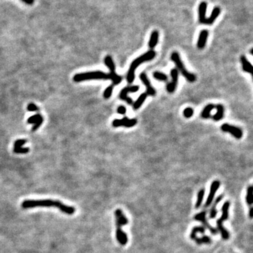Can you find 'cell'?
<instances>
[{
  "label": "cell",
  "mask_w": 253,
  "mask_h": 253,
  "mask_svg": "<svg viewBox=\"0 0 253 253\" xmlns=\"http://www.w3.org/2000/svg\"><path fill=\"white\" fill-rule=\"evenodd\" d=\"M195 242L198 245H201V244H210L212 242L211 238L207 235H204L202 238H198L196 237L195 238Z\"/></svg>",
  "instance_id": "31"
},
{
  "label": "cell",
  "mask_w": 253,
  "mask_h": 253,
  "mask_svg": "<svg viewBox=\"0 0 253 253\" xmlns=\"http://www.w3.org/2000/svg\"><path fill=\"white\" fill-rule=\"evenodd\" d=\"M147 96H148V95L146 93L142 94L139 96V97L137 99V100H136L134 102V106H133L134 110H138L139 108H140L142 105H143L145 100H146L147 98Z\"/></svg>",
  "instance_id": "24"
},
{
  "label": "cell",
  "mask_w": 253,
  "mask_h": 253,
  "mask_svg": "<svg viewBox=\"0 0 253 253\" xmlns=\"http://www.w3.org/2000/svg\"><path fill=\"white\" fill-rule=\"evenodd\" d=\"M221 129L224 132H229L230 134H231L235 138H236L238 139H241L243 136V131L241 130L240 128L231 125V124H229L226 123L222 124L221 127Z\"/></svg>",
  "instance_id": "7"
},
{
  "label": "cell",
  "mask_w": 253,
  "mask_h": 253,
  "mask_svg": "<svg viewBox=\"0 0 253 253\" xmlns=\"http://www.w3.org/2000/svg\"><path fill=\"white\" fill-rule=\"evenodd\" d=\"M139 78H140L142 82L144 84L145 87H146V94L149 96H155L156 94L155 89L153 88L152 85L150 84V82L146 74L144 73H141V75H139Z\"/></svg>",
  "instance_id": "11"
},
{
  "label": "cell",
  "mask_w": 253,
  "mask_h": 253,
  "mask_svg": "<svg viewBox=\"0 0 253 253\" xmlns=\"http://www.w3.org/2000/svg\"><path fill=\"white\" fill-rule=\"evenodd\" d=\"M42 123H43V121H39V122H38V123H37L36 124H34L32 128V132H35V131L42 125Z\"/></svg>",
  "instance_id": "38"
},
{
  "label": "cell",
  "mask_w": 253,
  "mask_h": 253,
  "mask_svg": "<svg viewBox=\"0 0 253 253\" xmlns=\"http://www.w3.org/2000/svg\"><path fill=\"white\" fill-rule=\"evenodd\" d=\"M115 215L116 217V225H117V227H120L121 228L122 226H125L128 224L127 218L125 217V215H124V213L121 210H116Z\"/></svg>",
  "instance_id": "12"
},
{
  "label": "cell",
  "mask_w": 253,
  "mask_h": 253,
  "mask_svg": "<svg viewBox=\"0 0 253 253\" xmlns=\"http://www.w3.org/2000/svg\"><path fill=\"white\" fill-rule=\"evenodd\" d=\"M213 109H215V105L214 104H208L204 108L203 111L201 113V117L204 119H207L210 117V112Z\"/></svg>",
  "instance_id": "23"
},
{
  "label": "cell",
  "mask_w": 253,
  "mask_h": 253,
  "mask_svg": "<svg viewBox=\"0 0 253 253\" xmlns=\"http://www.w3.org/2000/svg\"><path fill=\"white\" fill-rule=\"evenodd\" d=\"M205 195V189H202L199 190L197 195V200L195 203V208H199L201 206L202 203H203V198Z\"/></svg>",
  "instance_id": "30"
},
{
  "label": "cell",
  "mask_w": 253,
  "mask_h": 253,
  "mask_svg": "<svg viewBox=\"0 0 253 253\" xmlns=\"http://www.w3.org/2000/svg\"><path fill=\"white\" fill-rule=\"evenodd\" d=\"M206 212L205 211H203L199 213V214L196 215L195 217H194V220L196 221H200V222L203 224V225H204L205 228L208 229L210 232L212 233V234H215L216 235L218 233V231L217 229H215L214 227H212L210 224L208 223V221L206 220Z\"/></svg>",
  "instance_id": "8"
},
{
  "label": "cell",
  "mask_w": 253,
  "mask_h": 253,
  "mask_svg": "<svg viewBox=\"0 0 253 253\" xmlns=\"http://www.w3.org/2000/svg\"><path fill=\"white\" fill-rule=\"evenodd\" d=\"M171 59L177 66V70L180 71L181 75L186 79L187 81H189V82H194L196 80V77L194 74L189 73L186 69V68L184 67V65L182 61H181L180 56L177 52H173L172 53Z\"/></svg>",
  "instance_id": "4"
},
{
  "label": "cell",
  "mask_w": 253,
  "mask_h": 253,
  "mask_svg": "<svg viewBox=\"0 0 253 253\" xmlns=\"http://www.w3.org/2000/svg\"><path fill=\"white\" fill-rule=\"evenodd\" d=\"M250 53H251V55H253V49H252V48L250 49Z\"/></svg>",
  "instance_id": "41"
},
{
  "label": "cell",
  "mask_w": 253,
  "mask_h": 253,
  "mask_svg": "<svg viewBox=\"0 0 253 253\" xmlns=\"http://www.w3.org/2000/svg\"><path fill=\"white\" fill-rule=\"evenodd\" d=\"M153 75V78L159 81L165 82L167 80V79H168V78H167V75H165L164 73H161V72H157V71H156V72H154Z\"/></svg>",
  "instance_id": "33"
},
{
  "label": "cell",
  "mask_w": 253,
  "mask_h": 253,
  "mask_svg": "<svg viewBox=\"0 0 253 253\" xmlns=\"http://www.w3.org/2000/svg\"><path fill=\"white\" fill-rule=\"evenodd\" d=\"M126 111H127L126 108L123 106H119L117 109L118 113H119V114H120V115H124L126 113Z\"/></svg>",
  "instance_id": "37"
},
{
  "label": "cell",
  "mask_w": 253,
  "mask_h": 253,
  "mask_svg": "<svg viewBox=\"0 0 253 253\" xmlns=\"http://www.w3.org/2000/svg\"><path fill=\"white\" fill-rule=\"evenodd\" d=\"M246 203L248 205H251L253 203V187L252 185L249 186L247 189Z\"/></svg>",
  "instance_id": "28"
},
{
  "label": "cell",
  "mask_w": 253,
  "mask_h": 253,
  "mask_svg": "<svg viewBox=\"0 0 253 253\" xmlns=\"http://www.w3.org/2000/svg\"><path fill=\"white\" fill-rule=\"evenodd\" d=\"M21 207L23 209L33 208L36 207H56L65 214L72 215L75 212V208L68 206L59 200H53L50 199L46 200H26L23 202Z\"/></svg>",
  "instance_id": "1"
},
{
  "label": "cell",
  "mask_w": 253,
  "mask_h": 253,
  "mask_svg": "<svg viewBox=\"0 0 253 253\" xmlns=\"http://www.w3.org/2000/svg\"><path fill=\"white\" fill-rule=\"evenodd\" d=\"M105 65L109 68V69L110 70V72H115V65L112 57L110 56H106L104 59Z\"/></svg>",
  "instance_id": "27"
},
{
  "label": "cell",
  "mask_w": 253,
  "mask_h": 253,
  "mask_svg": "<svg viewBox=\"0 0 253 253\" xmlns=\"http://www.w3.org/2000/svg\"><path fill=\"white\" fill-rule=\"evenodd\" d=\"M27 109H28V110H29V111H38V110H39L38 107L34 104H30L29 105H28L27 107Z\"/></svg>",
  "instance_id": "36"
},
{
  "label": "cell",
  "mask_w": 253,
  "mask_h": 253,
  "mask_svg": "<svg viewBox=\"0 0 253 253\" xmlns=\"http://www.w3.org/2000/svg\"><path fill=\"white\" fill-rule=\"evenodd\" d=\"M249 217L250 219L252 218L253 217V207H251L250 208V211H249Z\"/></svg>",
  "instance_id": "40"
},
{
  "label": "cell",
  "mask_w": 253,
  "mask_h": 253,
  "mask_svg": "<svg viewBox=\"0 0 253 253\" xmlns=\"http://www.w3.org/2000/svg\"><path fill=\"white\" fill-rule=\"evenodd\" d=\"M39 121H43V117L40 114H36L28 118V123L35 124Z\"/></svg>",
  "instance_id": "32"
},
{
  "label": "cell",
  "mask_w": 253,
  "mask_h": 253,
  "mask_svg": "<svg viewBox=\"0 0 253 253\" xmlns=\"http://www.w3.org/2000/svg\"><path fill=\"white\" fill-rule=\"evenodd\" d=\"M193 113H194V111H193V109L191 108H186L184 110L183 114L186 118H190L193 115Z\"/></svg>",
  "instance_id": "35"
},
{
  "label": "cell",
  "mask_w": 253,
  "mask_h": 253,
  "mask_svg": "<svg viewBox=\"0 0 253 253\" xmlns=\"http://www.w3.org/2000/svg\"><path fill=\"white\" fill-rule=\"evenodd\" d=\"M116 238H117V240L118 242L123 245H126L128 242L127 235L125 232H124L122 230L120 227H117V230H116Z\"/></svg>",
  "instance_id": "16"
},
{
  "label": "cell",
  "mask_w": 253,
  "mask_h": 253,
  "mask_svg": "<svg viewBox=\"0 0 253 253\" xmlns=\"http://www.w3.org/2000/svg\"><path fill=\"white\" fill-rule=\"evenodd\" d=\"M158 38H159V33L157 30L153 31L151 35H150V40L149 42V46L150 49H153L155 47L158 42Z\"/></svg>",
  "instance_id": "22"
},
{
  "label": "cell",
  "mask_w": 253,
  "mask_h": 253,
  "mask_svg": "<svg viewBox=\"0 0 253 253\" xmlns=\"http://www.w3.org/2000/svg\"><path fill=\"white\" fill-rule=\"evenodd\" d=\"M171 77L172 80L171 82L167 85V90L169 93H173L175 91L176 88L177 86L178 83V78H179V71L177 68H173L171 70Z\"/></svg>",
  "instance_id": "9"
},
{
  "label": "cell",
  "mask_w": 253,
  "mask_h": 253,
  "mask_svg": "<svg viewBox=\"0 0 253 253\" xmlns=\"http://www.w3.org/2000/svg\"><path fill=\"white\" fill-rule=\"evenodd\" d=\"M230 207V202L229 201H226L225 203H224L222 208H221V211H222V214H221V217L218 219L217 221L219 222L223 223V221H226L229 217V208Z\"/></svg>",
  "instance_id": "17"
},
{
  "label": "cell",
  "mask_w": 253,
  "mask_h": 253,
  "mask_svg": "<svg viewBox=\"0 0 253 253\" xmlns=\"http://www.w3.org/2000/svg\"><path fill=\"white\" fill-rule=\"evenodd\" d=\"M215 109L217 110V113L212 116V119L215 121H220L224 117V108L221 104L215 105Z\"/></svg>",
  "instance_id": "19"
},
{
  "label": "cell",
  "mask_w": 253,
  "mask_h": 253,
  "mask_svg": "<svg viewBox=\"0 0 253 253\" xmlns=\"http://www.w3.org/2000/svg\"><path fill=\"white\" fill-rule=\"evenodd\" d=\"M223 199V195H221L220 196H218V197L216 198V200H215L214 203L212 205V207L211 210H210V219H214L216 217V216H217V205L220 203L221 200Z\"/></svg>",
  "instance_id": "21"
},
{
  "label": "cell",
  "mask_w": 253,
  "mask_h": 253,
  "mask_svg": "<svg viewBox=\"0 0 253 253\" xmlns=\"http://www.w3.org/2000/svg\"><path fill=\"white\" fill-rule=\"evenodd\" d=\"M205 232V228L204 226H195L192 229L191 232H190V238L193 240H195V238L197 237L196 235H197L198 233H200L202 234H204Z\"/></svg>",
  "instance_id": "26"
},
{
  "label": "cell",
  "mask_w": 253,
  "mask_h": 253,
  "mask_svg": "<svg viewBox=\"0 0 253 253\" xmlns=\"http://www.w3.org/2000/svg\"><path fill=\"white\" fill-rule=\"evenodd\" d=\"M220 181H218V180L214 181L212 183L211 187H210V194L208 195V197H207V198L205 204V207H209L210 205L212 204V203L213 202V200H214V198H215V195L216 194V192H217V190H218V189L220 188Z\"/></svg>",
  "instance_id": "10"
},
{
  "label": "cell",
  "mask_w": 253,
  "mask_h": 253,
  "mask_svg": "<svg viewBox=\"0 0 253 253\" xmlns=\"http://www.w3.org/2000/svg\"><path fill=\"white\" fill-rule=\"evenodd\" d=\"M240 62L243 65V70L246 73H248L250 74H252V65L250 63L248 58H247L245 56H242L240 57Z\"/></svg>",
  "instance_id": "20"
},
{
  "label": "cell",
  "mask_w": 253,
  "mask_h": 253,
  "mask_svg": "<svg viewBox=\"0 0 253 253\" xmlns=\"http://www.w3.org/2000/svg\"><path fill=\"white\" fill-rule=\"evenodd\" d=\"M113 91V85H110V86L108 87L106 89V90L104 91V97L106 99H109L112 95Z\"/></svg>",
  "instance_id": "34"
},
{
  "label": "cell",
  "mask_w": 253,
  "mask_h": 253,
  "mask_svg": "<svg viewBox=\"0 0 253 253\" xmlns=\"http://www.w3.org/2000/svg\"><path fill=\"white\" fill-rule=\"evenodd\" d=\"M137 124V120L136 118L129 119L127 117H124L121 120L115 119L113 121L112 125L114 127H132Z\"/></svg>",
  "instance_id": "5"
},
{
  "label": "cell",
  "mask_w": 253,
  "mask_h": 253,
  "mask_svg": "<svg viewBox=\"0 0 253 253\" xmlns=\"http://www.w3.org/2000/svg\"><path fill=\"white\" fill-rule=\"evenodd\" d=\"M217 231H220L221 234V237H222L223 239L224 240L229 239V232L227 231V230L224 227L222 223L217 221Z\"/></svg>",
  "instance_id": "25"
},
{
  "label": "cell",
  "mask_w": 253,
  "mask_h": 253,
  "mask_svg": "<svg viewBox=\"0 0 253 253\" xmlns=\"http://www.w3.org/2000/svg\"><path fill=\"white\" fill-rule=\"evenodd\" d=\"M109 75L110 79L113 82L114 85L119 84L122 82V79H123V78L121 76L118 75V74H116L115 72H110L109 73Z\"/></svg>",
  "instance_id": "29"
},
{
  "label": "cell",
  "mask_w": 253,
  "mask_h": 253,
  "mask_svg": "<svg viewBox=\"0 0 253 253\" xmlns=\"http://www.w3.org/2000/svg\"><path fill=\"white\" fill-rule=\"evenodd\" d=\"M27 141L25 139H18L14 143L13 152L16 153H23L25 154L29 152L30 149L28 148H22L21 146L26 143Z\"/></svg>",
  "instance_id": "13"
},
{
  "label": "cell",
  "mask_w": 253,
  "mask_h": 253,
  "mask_svg": "<svg viewBox=\"0 0 253 253\" xmlns=\"http://www.w3.org/2000/svg\"><path fill=\"white\" fill-rule=\"evenodd\" d=\"M92 79H110L109 73H105L101 71H92L84 73H79L73 77V80L76 82L92 80Z\"/></svg>",
  "instance_id": "3"
},
{
  "label": "cell",
  "mask_w": 253,
  "mask_h": 253,
  "mask_svg": "<svg viewBox=\"0 0 253 253\" xmlns=\"http://www.w3.org/2000/svg\"><path fill=\"white\" fill-rule=\"evenodd\" d=\"M207 4L206 2H201L200 5H199L198 8V13H199V21L200 23L205 24L206 20V11H207Z\"/></svg>",
  "instance_id": "15"
},
{
  "label": "cell",
  "mask_w": 253,
  "mask_h": 253,
  "mask_svg": "<svg viewBox=\"0 0 253 253\" xmlns=\"http://www.w3.org/2000/svg\"><path fill=\"white\" fill-rule=\"evenodd\" d=\"M139 89V87L137 85H133V86L127 87L124 88V89H122L120 94V99L122 100L125 101L128 104H132L133 103L132 99L127 96V94L129 93H134L138 92Z\"/></svg>",
  "instance_id": "6"
},
{
  "label": "cell",
  "mask_w": 253,
  "mask_h": 253,
  "mask_svg": "<svg viewBox=\"0 0 253 253\" xmlns=\"http://www.w3.org/2000/svg\"><path fill=\"white\" fill-rule=\"evenodd\" d=\"M155 55H156V53H155V51L151 49V50L149 51L148 52L144 53L143 55L140 56L137 58H136L135 60L132 62L129 67V71H128L127 77V82H129V84L132 83L134 80V78H135L134 73H135L136 69L138 68L139 65H141V63H143L144 62L153 60V59L155 58Z\"/></svg>",
  "instance_id": "2"
},
{
  "label": "cell",
  "mask_w": 253,
  "mask_h": 253,
  "mask_svg": "<svg viewBox=\"0 0 253 253\" xmlns=\"http://www.w3.org/2000/svg\"><path fill=\"white\" fill-rule=\"evenodd\" d=\"M21 1L28 5H33L35 2V0H21Z\"/></svg>",
  "instance_id": "39"
},
{
  "label": "cell",
  "mask_w": 253,
  "mask_h": 253,
  "mask_svg": "<svg viewBox=\"0 0 253 253\" xmlns=\"http://www.w3.org/2000/svg\"><path fill=\"white\" fill-rule=\"evenodd\" d=\"M208 35H209L208 31L206 30H203L200 32L197 43V47L199 49H203V48L205 47Z\"/></svg>",
  "instance_id": "14"
},
{
  "label": "cell",
  "mask_w": 253,
  "mask_h": 253,
  "mask_svg": "<svg viewBox=\"0 0 253 253\" xmlns=\"http://www.w3.org/2000/svg\"><path fill=\"white\" fill-rule=\"evenodd\" d=\"M221 13V10L219 7H215L213 8V10L212 11V13L208 18H206L205 23V25H212V23H214V22L215 21V20L217 19L218 16L220 15Z\"/></svg>",
  "instance_id": "18"
}]
</instances>
